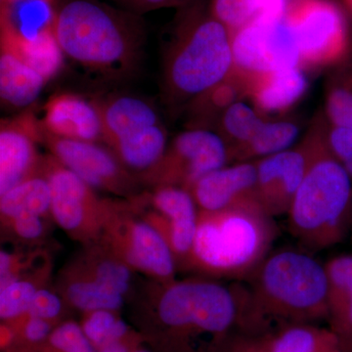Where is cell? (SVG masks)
I'll use <instances>...</instances> for the list:
<instances>
[{
	"label": "cell",
	"mask_w": 352,
	"mask_h": 352,
	"mask_svg": "<svg viewBox=\"0 0 352 352\" xmlns=\"http://www.w3.org/2000/svg\"><path fill=\"white\" fill-rule=\"evenodd\" d=\"M9 323L14 329L13 340L20 339L25 346L32 347L45 346L54 330L52 322L36 317L25 316Z\"/></svg>",
	"instance_id": "cell-36"
},
{
	"label": "cell",
	"mask_w": 352,
	"mask_h": 352,
	"mask_svg": "<svg viewBox=\"0 0 352 352\" xmlns=\"http://www.w3.org/2000/svg\"><path fill=\"white\" fill-rule=\"evenodd\" d=\"M157 320L168 352H223L243 333L242 287L206 279L163 284Z\"/></svg>",
	"instance_id": "cell-3"
},
{
	"label": "cell",
	"mask_w": 352,
	"mask_h": 352,
	"mask_svg": "<svg viewBox=\"0 0 352 352\" xmlns=\"http://www.w3.org/2000/svg\"><path fill=\"white\" fill-rule=\"evenodd\" d=\"M274 217L259 206L200 212L188 267L214 278L248 280L270 254Z\"/></svg>",
	"instance_id": "cell-6"
},
{
	"label": "cell",
	"mask_w": 352,
	"mask_h": 352,
	"mask_svg": "<svg viewBox=\"0 0 352 352\" xmlns=\"http://www.w3.org/2000/svg\"><path fill=\"white\" fill-rule=\"evenodd\" d=\"M263 116L242 100L236 102L222 115L219 134L226 141L228 150L251 140L263 126Z\"/></svg>",
	"instance_id": "cell-31"
},
{
	"label": "cell",
	"mask_w": 352,
	"mask_h": 352,
	"mask_svg": "<svg viewBox=\"0 0 352 352\" xmlns=\"http://www.w3.org/2000/svg\"><path fill=\"white\" fill-rule=\"evenodd\" d=\"M298 135V126L293 122L265 120L251 140L229 150V160L234 163L258 161L289 149Z\"/></svg>",
	"instance_id": "cell-28"
},
{
	"label": "cell",
	"mask_w": 352,
	"mask_h": 352,
	"mask_svg": "<svg viewBox=\"0 0 352 352\" xmlns=\"http://www.w3.org/2000/svg\"><path fill=\"white\" fill-rule=\"evenodd\" d=\"M11 232L25 242H36L45 235L46 226L44 217L38 214H21L3 221Z\"/></svg>",
	"instance_id": "cell-37"
},
{
	"label": "cell",
	"mask_w": 352,
	"mask_h": 352,
	"mask_svg": "<svg viewBox=\"0 0 352 352\" xmlns=\"http://www.w3.org/2000/svg\"><path fill=\"white\" fill-rule=\"evenodd\" d=\"M223 352H263L258 337L239 335Z\"/></svg>",
	"instance_id": "cell-41"
},
{
	"label": "cell",
	"mask_w": 352,
	"mask_h": 352,
	"mask_svg": "<svg viewBox=\"0 0 352 352\" xmlns=\"http://www.w3.org/2000/svg\"><path fill=\"white\" fill-rule=\"evenodd\" d=\"M285 17L298 43L302 68L330 66L349 53L346 18L330 0H291Z\"/></svg>",
	"instance_id": "cell-8"
},
{
	"label": "cell",
	"mask_w": 352,
	"mask_h": 352,
	"mask_svg": "<svg viewBox=\"0 0 352 352\" xmlns=\"http://www.w3.org/2000/svg\"><path fill=\"white\" fill-rule=\"evenodd\" d=\"M326 142L336 159L344 163L352 157V127L332 126L326 129Z\"/></svg>",
	"instance_id": "cell-39"
},
{
	"label": "cell",
	"mask_w": 352,
	"mask_h": 352,
	"mask_svg": "<svg viewBox=\"0 0 352 352\" xmlns=\"http://www.w3.org/2000/svg\"><path fill=\"white\" fill-rule=\"evenodd\" d=\"M51 25L64 57L109 82L135 73L146 39L144 21L101 0H56Z\"/></svg>",
	"instance_id": "cell-1"
},
{
	"label": "cell",
	"mask_w": 352,
	"mask_h": 352,
	"mask_svg": "<svg viewBox=\"0 0 352 352\" xmlns=\"http://www.w3.org/2000/svg\"><path fill=\"white\" fill-rule=\"evenodd\" d=\"M307 87L302 67L282 69L250 78L248 98L261 116L284 113L302 99Z\"/></svg>",
	"instance_id": "cell-20"
},
{
	"label": "cell",
	"mask_w": 352,
	"mask_h": 352,
	"mask_svg": "<svg viewBox=\"0 0 352 352\" xmlns=\"http://www.w3.org/2000/svg\"><path fill=\"white\" fill-rule=\"evenodd\" d=\"M2 222L21 214L51 217V189L43 170L0 196Z\"/></svg>",
	"instance_id": "cell-27"
},
{
	"label": "cell",
	"mask_w": 352,
	"mask_h": 352,
	"mask_svg": "<svg viewBox=\"0 0 352 352\" xmlns=\"http://www.w3.org/2000/svg\"><path fill=\"white\" fill-rule=\"evenodd\" d=\"M200 212L259 206L256 162L226 164L198 180L189 190Z\"/></svg>",
	"instance_id": "cell-16"
},
{
	"label": "cell",
	"mask_w": 352,
	"mask_h": 352,
	"mask_svg": "<svg viewBox=\"0 0 352 352\" xmlns=\"http://www.w3.org/2000/svg\"><path fill=\"white\" fill-rule=\"evenodd\" d=\"M326 112L332 126L352 127V66L333 78L328 90Z\"/></svg>",
	"instance_id": "cell-34"
},
{
	"label": "cell",
	"mask_w": 352,
	"mask_h": 352,
	"mask_svg": "<svg viewBox=\"0 0 352 352\" xmlns=\"http://www.w3.org/2000/svg\"><path fill=\"white\" fill-rule=\"evenodd\" d=\"M113 310H96L87 312L82 329L96 351L113 342L131 337L129 325Z\"/></svg>",
	"instance_id": "cell-32"
},
{
	"label": "cell",
	"mask_w": 352,
	"mask_h": 352,
	"mask_svg": "<svg viewBox=\"0 0 352 352\" xmlns=\"http://www.w3.org/2000/svg\"><path fill=\"white\" fill-rule=\"evenodd\" d=\"M168 146V134L160 122L120 139L110 149L122 166L141 182L156 168Z\"/></svg>",
	"instance_id": "cell-23"
},
{
	"label": "cell",
	"mask_w": 352,
	"mask_h": 352,
	"mask_svg": "<svg viewBox=\"0 0 352 352\" xmlns=\"http://www.w3.org/2000/svg\"><path fill=\"white\" fill-rule=\"evenodd\" d=\"M74 270L122 296L129 293L133 270L106 245L103 250L100 249V254L94 252L88 254L85 261Z\"/></svg>",
	"instance_id": "cell-30"
},
{
	"label": "cell",
	"mask_w": 352,
	"mask_h": 352,
	"mask_svg": "<svg viewBox=\"0 0 352 352\" xmlns=\"http://www.w3.org/2000/svg\"><path fill=\"white\" fill-rule=\"evenodd\" d=\"M153 210L143 215L170 245L176 263L188 267L197 228L199 208L188 189L173 185L153 187L145 194Z\"/></svg>",
	"instance_id": "cell-13"
},
{
	"label": "cell",
	"mask_w": 352,
	"mask_h": 352,
	"mask_svg": "<svg viewBox=\"0 0 352 352\" xmlns=\"http://www.w3.org/2000/svg\"><path fill=\"white\" fill-rule=\"evenodd\" d=\"M135 197L111 201L100 239L133 270L161 282L175 281L176 263L162 233L138 212Z\"/></svg>",
	"instance_id": "cell-7"
},
{
	"label": "cell",
	"mask_w": 352,
	"mask_h": 352,
	"mask_svg": "<svg viewBox=\"0 0 352 352\" xmlns=\"http://www.w3.org/2000/svg\"><path fill=\"white\" fill-rule=\"evenodd\" d=\"M168 36L162 78L166 105H187L233 71L230 32L199 2L180 9Z\"/></svg>",
	"instance_id": "cell-4"
},
{
	"label": "cell",
	"mask_w": 352,
	"mask_h": 352,
	"mask_svg": "<svg viewBox=\"0 0 352 352\" xmlns=\"http://www.w3.org/2000/svg\"><path fill=\"white\" fill-rule=\"evenodd\" d=\"M41 170L50 182L51 217L76 240H99L110 210L111 201L102 200L94 188L52 155L44 157Z\"/></svg>",
	"instance_id": "cell-9"
},
{
	"label": "cell",
	"mask_w": 352,
	"mask_h": 352,
	"mask_svg": "<svg viewBox=\"0 0 352 352\" xmlns=\"http://www.w3.org/2000/svg\"><path fill=\"white\" fill-rule=\"evenodd\" d=\"M132 352H149V351H146V349H135V351H133Z\"/></svg>",
	"instance_id": "cell-45"
},
{
	"label": "cell",
	"mask_w": 352,
	"mask_h": 352,
	"mask_svg": "<svg viewBox=\"0 0 352 352\" xmlns=\"http://www.w3.org/2000/svg\"><path fill=\"white\" fill-rule=\"evenodd\" d=\"M308 166L288 212L289 229L298 242L321 251L344 238L352 220L351 179L326 142V129L318 122L303 140Z\"/></svg>",
	"instance_id": "cell-5"
},
{
	"label": "cell",
	"mask_w": 352,
	"mask_h": 352,
	"mask_svg": "<svg viewBox=\"0 0 352 352\" xmlns=\"http://www.w3.org/2000/svg\"><path fill=\"white\" fill-rule=\"evenodd\" d=\"M24 1H28V0H0V2H1V6H15V4ZM34 1L41 2V3L47 4V6L53 7V6L55 4V2H56V0H34Z\"/></svg>",
	"instance_id": "cell-43"
},
{
	"label": "cell",
	"mask_w": 352,
	"mask_h": 352,
	"mask_svg": "<svg viewBox=\"0 0 352 352\" xmlns=\"http://www.w3.org/2000/svg\"><path fill=\"white\" fill-rule=\"evenodd\" d=\"M291 0H212L210 11L230 34L258 21L283 17Z\"/></svg>",
	"instance_id": "cell-26"
},
{
	"label": "cell",
	"mask_w": 352,
	"mask_h": 352,
	"mask_svg": "<svg viewBox=\"0 0 352 352\" xmlns=\"http://www.w3.org/2000/svg\"><path fill=\"white\" fill-rule=\"evenodd\" d=\"M263 352H346L338 336L321 324H298L258 337Z\"/></svg>",
	"instance_id": "cell-25"
},
{
	"label": "cell",
	"mask_w": 352,
	"mask_h": 352,
	"mask_svg": "<svg viewBox=\"0 0 352 352\" xmlns=\"http://www.w3.org/2000/svg\"><path fill=\"white\" fill-rule=\"evenodd\" d=\"M234 69L248 78L300 66L298 43L285 15L231 34Z\"/></svg>",
	"instance_id": "cell-11"
},
{
	"label": "cell",
	"mask_w": 352,
	"mask_h": 352,
	"mask_svg": "<svg viewBox=\"0 0 352 352\" xmlns=\"http://www.w3.org/2000/svg\"><path fill=\"white\" fill-rule=\"evenodd\" d=\"M346 3L349 4V6L352 9V0H346Z\"/></svg>",
	"instance_id": "cell-46"
},
{
	"label": "cell",
	"mask_w": 352,
	"mask_h": 352,
	"mask_svg": "<svg viewBox=\"0 0 352 352\" xmlns=\"http://www.w3.org/2000/svg\"><path fill=\"white\" fill-rule=\"evenodd\" d=\"M64 296L72 305L87 314L96 310L118 311L124 305V296L98 283L96 280L75 270L66 277Z\"/></svg>",
	"instance_id": "cell-29"
},
{
	"label": "cell",
	"mask_w": 352,
	"mask_h": 352,
	"mask_svg": "<svg viewBox=\"0 0 352 352\" xmlns=\"http://www.w3.org/2000/svg\"><path fill=\"white\" fill-rule=\"evenodd\" d=\"M100 112L103 142L109 148L129 134L160 124L151 102L131 94H113L95 100Z\"/></svg>",
	"instance_id": "cell-19"
},
{
	"label": "cell",
	"mask_w": 352,
	"mask_h": 352,
	"mask_svg": "<svg viewBox=\"0 0 352 352\" xmlns=\"http://www.w3.org/2000/svg\"><path fill=\"white\" fill-rule=\"evenodd\" d=\"M38 143H41V124L32 111L1 120L0 196L41 170L43 157L38 155Z\"/></svg>",
	"instance_id": "cell-14"
},
{
	"label": "cell",
	"mask_w": 352,
	"mask_h": 352,
	"mask_svg": "<svg viewBox=\"0 0 352 352\" xmlns=\"http://www.w3.org/2000/svg\"><path fill=\"white\" fill-rule=\"evenodd\" d=\"M36 280L21 277L0 288V317L1 320L13 322L27 316L34 296L38 291Z\"/></svg>",
	"instance_id": "cell-33"
},
{
	"label": "cell",
	"mask_w": 352,
	"mask_h": 352,
	"mask_svg": "<svg viewBox=\"0 0 352 352\" xmlns=\"http://www.w3.org/2000/svg\"><path fill=\"white\" fill-rule=\"evenodd\" d=\"M230 163L226 141L210 129L178 134L154 170L141 182L152 187L173 185L190 190L201 177Z\"/></svg>",
	"instance_id": "cell-10"
},
{
	"label": "cell",
	"mask_w": 352,
	"mask_h": 352,
	"mask_svg": "<svg viewBox=\"0 0 352 352\" xmlns=\"http://www.w3.org/2000/svg\"><path fill=\"white\" fill-rule=\"evenodd\" d=\"M342 166H344V170H346L347 175H349L351 179L352 180V157L351 159L346 160V162L342 163Z\"/></svg>",
	"instance_id": "cell-44"
},
{
	"label": "cell",
	"mask_w": 352,
	"mask_h": 352,
	"mask_svg": "<svg viewBox=\"0 0 352 352\" xmlns=\"http://www.w3.org/2000/svg\"><path fill=\"white\" fill-rule=\"evenodd\" d=\"M47 80L15 52L0 44V97L11 108H28L38 98Z\"/></svg>",
	"instance_id": "cell-22"
},
{
	"label": "cell",
	"mask_w": 352,
	"mask_h": 352,
	"mask_svg": "<svg viewBox=\"0 0 352 352\" xmlns=\"http://www.w3.org/2000/svg\"><path fill=\"white\" fill-rule=\"evenodd\" d=\"M62 310L63 302L59 296L48 289H38L34 296L27 316L53 322L60 316Z\"/></svg>",
	"instance_id": "cell-38"
},
{
	"label": "cell",
	"mask_w": 352,
	"mask_h": 352,
	"mask_svg": "<svg viewBox=\"0 0 352 352\" xmlns=\"http://www.w3.org/2000/svg\"><path fill=\"white\" fill-rule=\"evenodd\" d=\"M44 352H97L76 322H65L54 328L43 346Z\"/></svg>",
	"instance_id": "cell-35"
},
{
	"label": "cell",
	"mask_w": 352,
	"mask_h": 352,
	"mask_svg": "<svg viewBox=\"0 0 352 352\" xmlns=\"http://www.w3.org/2000/svg\"><path fill=\"white\" fill-rule=\"evenodd\" d=\"M328 327L346 352H352V254L336 256L325 264Z\"/></svg>",
	"instance_id": "cell-21"
},
{
	"label": "cell",
	"mask_w": 352,
	"mask_h": 352,
	"mask_svg": "<svg viewBox=\"0 0 352 352\" xmlns=\"http://www.w3.org/2000/svg\"><path fill=\"white\" fill-rule=\"evenodd\" d=\"M0 44L8 46L47 82L62 69L64 54L53 32L51 19L34 31L16 24L6 8L0 7Z\"/></svg>",
	"instance_id": "cell-18"
},
{
	"label": "cell",
	"mask_w": 352,
	"mask_h": 352,
	"mask_svg": "<svg viewBox=\"0 0 352 352\" xmlns=\"http://www.w3.org/2000/svg\"><path fill=\"white\" fill-rule=\"evenodd\" d=\"M127 10L139 15L163 8H179L189 6L195 0H115Z\"/></svg>",
	"instance_id": "cell-40"
},
{
	"label": "cell",
	"mask_w": 352,
	"mask_h": 352,
	"mask_svg": "<svg viewBox=\"0 0 352 352\" xmlns=\"http://www.w3.org/2000/svg\"><path fill=\"white\" fill-rule=\"evenodd\" d=\"M41 143L51 155L92 188L129 199L140 195L138 178L122 166L110 148L95 142L58 138L41 126Z\"/></svg>",
	"instance_id": "cell-12"
},
{
	"label": "cell",
	"mask_w": 352,
	"mask_h": 352,
	"mask_svg": "<svg viewBox=\"0 0 352 352\" xmlns=\"http://www.w3.org/2000/svg\"><path fill=\"white\" fill-rule=\"evenodd\" d=\"M249 78L235 69L222 82L187 104L189 129H208L219 126L222 115L236 102L248 97Z\"/></svg>",
	"instance_id": "cell-24"
},
{
	"label": "cell",
	"mask_w": 352,
	"mask_h": 352,
	"mask_svg": "<svg viewBox=\"0 0 352 352\" xmlns=\"http://www.w3.org/2000/svg\"><path fill=\"white\" fill-rule=\"evenodd\" d=\"M243 289V333L263 337L298 324L328 320L325 265L305 252L268 254Z\"/></svg>",
	"instance_id": "cell-2"
},
{
	"label": "cell",
	"mask_w": 352,
	"mask_h": 352,
	"mask_svg": "<svg viewBox=\"0 0 352 352\" xmlns=\"http://www.w3.org/2000/svg\"><path fill=\"white\" fill-rule=\"evenodd\" d=\"M41 127L58 138L87 142H103L100 112L95 100L80 95L57 94L43 107Z\"/></svg>",
	"instance_id": "cell-17"
},
{
	"label": "cell",
	"mask_w": 352,
	"mask_h": 352,
	"mask_svg": "<svg viewBox=\"0 0 352 352\" xmlns=\"http://www.w3.org/2000/svg\"><path fill=\"white\" fill-rule=\"evenodd\" d=\"M135 342L131 337L113 340L99 349L97 352H132L135 351Z\"/></svg>",
	"instance_id": "cell-42"
},
{
	"label": "cell",
	"mask_w": 352,
	"mask_h": 352,
	"mask_svg": "<svg viewBox=\"0 0 352 352\" xmlns=\"http://www.w3.org/2000/svg\"><path fill=\"white\" fill-rule=\"evenodd\" d=\"M258 197L266 214L275 217L288 214L308 166L305 143L295 149L271 155L256 162Z\"/></svg>",
	"instance_id": "cell-15"
}]
</instances>
